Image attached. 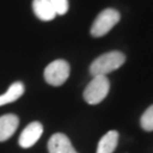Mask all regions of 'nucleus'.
<instances>
[{
  "instance_id": "obj_1",
  "label": "nucleus",
  "mask_w": 153,
  "mask_h": 153,
  "mask_svg": "<svg viewBox=\"0 0 153 153\" xmlns=\"http://www.w3.org/2000/svg\"><path fill=\"white\" fill-rule=\"evenodd\" d=\"M126 57L120 51H110L99 56L90 66V73L93 76L103 75L105 76L111 71L120 68L125 62Z\"/></svg>"
},
{
  "instance_id": "obj_2",
  "label": "nucleus",
  "mask_w": 153,
  "mask_h": 153,
  "mask_svg": "<svg viewBox=\"0 0 153 153\" xmlns=\"http://www.w3.org/2000/svg\"><path fill=\"white\" fill-rule=\"evenodd\" d=\"M110 90V83L107 76L98 75L93 76L91 82L84 90L83 97L88 104H98L103 100Z\"/></svg>"
},
{
  "instance_id": "obj_3",
  "label": "nucleus",
  "mask_w": 153,
  "mask_h": 153,
  "mask_svg": "<svg viewBox=\"0 0 153 153\" xmlns=\"http://www.w3.org/2000/svg\"><path fill=\"white\" fill-rule=\"evenodd\" d=\"M119 19H120L119 11L112 9V8L104 9L99 14L95 21L93 22L92 26H91V35L94 38L103 36L116 24H118Z\"/></svg>"
},
{
  "instance_id": "obj_4",
  "label": "nucleus",
  "mask_w": 153,
  "mask_h": 153,
  "mask_svg": "<svg viewBox=\"0 0 153 153\" xmlns=\"http://www.w3.org/2000/svg\"><path fill=\"white\" fill-rule=\"evenodd\" d=\"M71 73L69 64L66 60L58 59L45 67L44 69V79L52 86H60L67 81Z\"/></svg>"
},
{
  "instance_id": "obj_5",
  "label": "nucleus",
  "mask_w": 153,
  "mask_h": 153,
  "mask_svg": "<svg viewBox=\"0 0 153 153\" xmlns=\"http://www.w3.org/2000/svg\"><path fill=\"white\" fill-rule=\"evenodd\" d=\"M43 133V126L39 121H33L28 124L18 138V144L23 149H28L33 146L40 140V137Z\"/></svg>"
},
{
  "instance_id": "obj_6",
  "label": "nucleus",
  "mask_w": 153,
  "mask_h": 153,
  "mask_svg": "<svg viewBox=\"0 0 153 153\" xmlns=\"http://www.w3.org/2000/svg\"><path fill=\"white\" fill-rule=\"evenodd\" d=\"M49 153H78L71 145L69 138L62 133H56L48 142Z\"/></svg>"
},
{
  "instance_id": "obj_7",
  "label": "nucleus",
  "mask_w": 153,
  "mask_h": 153,
  "mask_svg": "<svg viewBox=\"0 0 153 153\" xmlns=\"http://www.w3.org/2000/svg\"><path fill=\"white\" fill-rule=\"evenodd\" d=\"M19 125V119L16 115L8 114L0 117V142L9 140L16 131Z\"/></svg>"
},
{
  "instance_id": "obj_8",
  "label": "nucleus",
  "mask_w": 153,
  "mask_h": 153,
  "mask_svg": "<svg viewBox=\"0 0 153 153\" xmlns=\"http://www.w3.org/2000/svg\"><path fill=\"white\" fill-rule=\"evenodd\" d=\"M32 6L35 16L41 21L49 22L52 21L57 15L55 8L52 7L49 0H33Z\"/></svg>"
},
{
  "instance_id": "obj_9",
  "label": "nucleus",
  "mask_w": 153,
  "mask_h": 153,
  "mask_svg": "<svg viewBox=\"0 0 153 153\" xmlns=\"http://www.w3.org/2000/svg\"><path fill=\"white\" fill-rule=\"evenodd\" d=\"M118 138H119L118 131H109L100 140L97 153H114L118 145Z\"/></svg>"
},
{
  "instance_id": "obj_10",
  "label": "nucleus",
  "mask_w": 153,
  "mask_h": 153,
  "mask_svg": "<svg viewBox=\"0 0 153 153\" xmlns=\"http://www.w3.org/2000/svg\"><path fill=\"white\" fill-rule=\"evenodd\" d=\"M24 91H25V88L22 82L13 83L7 90V92L0 95V107L18 100L24 94Z\"/></svg>"
},
{
  "instance_id": "obj_11",
  "label": "nucleus",
  "mask_w": 153,
  "mask_h": 153,
  "mask_svg": "<svg viewBox=\"0 0 153 153\" xmlns=\"http://www.w3.org/2000/svg\"><path fill=\"white\" fill-rule=\"evenodd\" d=\"M141 126L144 131H153V104L144 111V114L141 117Z\"/></svg>"
},
{
  "instance_id": "obj_12",
  "label": "nucleus",
  "mask_w": 153,
  "mask_h": 153,
  "mask_svg": "<svg viewBox=\"0 0 153 153\" xmlns=\"http://www.w3.org/2000/svg\"><path fill=\"white\" fill-rule=\"evenodd\" d=\"M57 15H65L68 11V0H49Z\"/></svg>"
}]
</instances>
